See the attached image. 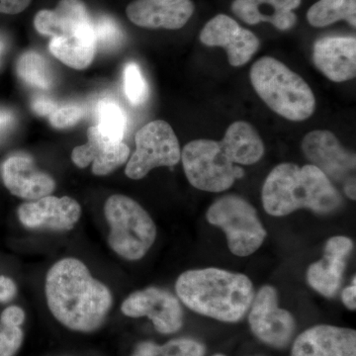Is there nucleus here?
<instances>
[{
	"instance_id": "nucleus-8",
	"label": "nucleus",
	"mask_w": 356,
	"mask_h": 356,
	"mask_svg": "<svg viewBox=\"0 0 356 356\" xmlns=\"http://www.w3.org/2000/svg\"><path fill=\"white\" fill-rule=\"evenodd\" d=\"M136 151L126 166L131 179H142L152 170L161 166L177 165L181 159V149L172 126L156 120L140 128L136 134Z\"/></svg>"
},
{
	"instance_id": "nucleus-22",
	"label": "nucleus",
	"mask_w": 356,
	"mask_h": 356,
	"mask_svg": "<svg viewBox=\"0 0 356 356\" xmlns=\"http://www.w3.org/2000/svg\"><path fill=\"white\" fill-rule=\"evenodd\" d=\"M50 51L58 60L76 70L86 69L92 62L96 51L95 32L72 38H51Z\"/></svg>"
},
{
	"instance_id": "nucleus-10",
	"label": "nucleus",
	"mask_w": 356,
	"mask_h": 356,
	"mask_svg": "<svg viewBox=\"0 0 356 356\" xmlns=\"http://www.w3.org/2000/svg\"><path fill=\"white\" fill-rule=\"evenodd\" d=\"M127 317H147L156 331L163 334H175L184 325V311L175 295L158 287H149L134 292L121 307Z\"/></svg>"
},
{
	"instance_id": "nucleus-30",
	"label": "nucleus",
	"mask_w": 356,
	"mask_h": 356,
	"mask_svg": "<svg viewBox=\"0 0 356 356\" xmlns=\"http://www.w3.org/2000/svg\"><path fill=\"white\" fill-rule=\"evenodd\" d=\"M23 332L20 327L0 323V356H14L23 343Z\"/></svg>"
},
{
	"instance_id": "nucleus-24",
	"label": "nucleus",
	"mask_w": 356,
	"mask_h": 356,
	"mask_svg": "<svg viewBox=\"0 0 356 356\" xmlns=\"http://www.w3.org/2000/svg\"><path fill=\"white\" fill-rule=\"evenodd\" d=\"M17 74L28 86L49 89L53 86V74L43 56L35 51L23 54L17 62Z\"/></svg>"
},
{
	"instance_id": "nucleus-37",
	"label": "nucleus",
	"mask_w": 356,
	"mask_h": 356,
	"mask_svg": "<svg viewBox=\"0 0 356 356\" xmlns=\"http://www.w3.org/2000/svg\"><path fill=\"white\" fill-rule=\"evenodd\" d=\"M344 192H346V195L348 198L355 200V179H351L346 182V186H344Z\"/></svg>"
},
{
	"instance_id": "nucleus-33",
	"label": "nucleus",
	"mask_w": 356,
	"mask_h": 356,
	"mask_svg": "<svg viewBox=\"0 0 356 356\" xmlns=\"http://www.w3.org/2000/svg\"><path fill=\"white\" fill-rule=\"evenodd\" d=\"M32 0H0V13L18 14L24 11Z\"/></svg>"
},
{
	"instance_id": "nucleus-11",
	"label": "nucleus",
	"mask_w": 356,
	"mask_h": 356,
	"mask_svg": "<svg viewBox=\"0 0 356 356\" xmlns=\"http://www.w3.org/2000/svg\"><path fill=\"white\" fill-rule=\"evenodd\" d=\"M200 41L206 46L224 48L233 67L247 64L259 48V39L254 33L224 14L215 16L204 26Z\"/></svg>"
},
{
	"instance_id": "nucleus-3",
	"label": "nucleus",
	"mask_w": 356,
	"mask_h": 356,
	"mask_svg": "<svg viewBox=\"0 0 356 356\" xmlns=\"http://www.w3.org/2000/svg\"><path fill=\"white\" fill-rule=\"evenodd\" d=\"M175 290L191 310L227 323L238 322L254 298L247 275L214 267L185 271L177 278Z\"/></svg>"
},
{
	"instance_id": "nucleus-26",
	"label": "nucleus",
	"mask_w": 356,
	"mask_h": 356,
	"mask_svg": "<svg viewBox=\"0 0 356 356\" xmlns=\"http://www.w3.org/2000/svg\"><path fill=\"white\" fill-rule=\"evenodd\" d=\"M205 348L192 339H172L163 346L151 341L138 344L132 356H203Z\"/></svg>"
},
{
	"instance_id": "nucleus-21",
	"label": "nucleus",
	"mask_w": 356,
	"mask_h": 356,
	"mask_svg": "<svg viewBox=\"0 0 356 356\" xmlns=\"http://www.w3.org/2000/svg\"><path fill=\"white\" fill-rule=\"evenodd\" d=\"M302 0H235L232 10L250 25L261 22L270 23L277 29L286 31L296 24L297 17L293 13Z\"/></svg>"
},
{
	"instance_id": "nucleus-31",
	"label": "nucleus",
	"mask_w": 356,
	"mask_h": 356,
	"mask_svg": "<svg viewBox=\"0 0 356 356\" xmlns=\"http://www.w3.org/2000/svg\"><path fill=\"white\" fill-rule=\"evenodd\" d=\"M25 313L20 307L11 306L6 309L1 314L0 323L4 325L20 327L24 323Z\"/></svg>"
},
{
	"instance_id": "nucleus-29",
	"label": "nucleus",
	"mask_w": 356,
	"mask_h": 356,
	"mask_svg": "<svg viewBox=\"0 0 356 356\" xmlns=\"http://www.w3.org/2000/svg\"><path fill=\"white\" fill-rule=\"evenodd\" d=\"M86 113L81 105L67 104L58 106L48 117L51 126L58 129H65L76 125Z\"/></svg>"
},
{
	"instance_id": "nucleus-39",
	"label": "nucleus",
	"mask_w": 356,
	"mask_h": 356,
	"mask_svg": "<svg viewBox=\"0 0 356 356\" xmlns=\"http://www.w3.org/2000/svg\"><path fill=\"white\" fill-rule=\"evenodd\" d=\"M213 356H225V355H213Z\"/></svg>"
},
{
	"instance_id": "nucleus-35",
	"label": "nucleus",
	"mask_w": 356,
	"mask_h": 356,
	"mask_svg": "<svg viewBox=\"0 0 356 356\" xmlns=\"http://www.w3.org/2000/svg\"><path fill=\"white\" fill-rule=\"evenodd\" d=\"M356 278L353 277V283L350 286L346 287L341 293V300L343 305L350 310L355 311L356 308Z\"/></svg>"
},
{
	"instance_id": "nucleus-19",
	"label": "nucleus",
	"mask_w": 356,
	"mask_h": 356,
	"mask_svg": "<svg viewBox=\"0 0 356 356\" xmlns=\"http://www.w3.org/2000/svg\"><path fill=\"white\" fill-rule=\"evenodd\" d=\"M194 13L191 0H135L126 13L134 24L144 28L177 30L184 27Z\"/></svg>"
},
{
	"instance_id": "nucleus-28",
	"label": "nucleus",
	"mask_w": 356,
	"mask_h": 356,
	"mask_svg": "<svg viewBox=\"0 0 356 356\" xmlns=\"http://www.w3.org/2000/svg\"><path fill=\"white\" fill-rule=\"evenodd\" d=\"M93 27L96 49L98 47L102 50H113L123 42L124 34L120 26L109 16H99L97 19L93 21Z\"/></svg>"
},
{
	"instance_id": "nucleus-6",
	"label": "nucleus",
	"mask_w": 356,
	"mask_h": 356,
	"mask_svg": "<svg viewBox=\"0 0 356 356\" xmlns=\"http://www.w3.org/2000/svg\"><path fill=\"white\" fill-rule=\"evenodd\" d=\"M110 227V248L128 261H139L153 247L156 224L139 203L128 196H110L104 206Z\"/></svg>"
},
{
	"instance_id": "nucleus-13",
	"label": "nucleus",
	"mask_w": 356,
	"mask_h": 356,
	"mask_svg": "<svg viewBox=\"0 0 356 356\" xmlns=\"http://www.w3.org/2000/svg\"><path fill=\"white\" fill-rule=\"evenodd\" d=\"M81 215V205L67 196H44L22 204L18 209L20 222L29 229L69 231L76 226Z\"/></svg>"
},
{
	"instance_id": "nucleus-36",
	"label": "nucleus",
	"mask_w": 356,
	"mask_h": 356,
	"mask_svg": "<svg viewBox=\"0 0 356 356\" xmlns=\"http://www.w3.org/2000/svg\"><path fill=\"white\" fill-rule=\"evenodd\" d=\"M13 123V114L8 110L0 109V138L10 130Z\"/></svg>"
},
{
	"instance_id": "nucleus-18",
	"label": "nucleus",
	"mask_w": 356,
	"mask_h": 356,
	"mask_svg": "<svg viewBox=\"0 0 356 356\" xmlns=\"http://www.w3.org/2000/svg\"><path fill=\"white\" fill-rule=\"evenodd\" d=\"M315 67L330 81L343 83L356 76L355 37H325L313 48Z\"/></svg>"
},
{
	"instance_id": "nucleus-12",
	"label": "nucleus",
	"mask_w": 356,
	"mask_h": 356,
	"mask_svg": "<svg viewBox=\"0 0 356 356\" xmlns=\"http://www.w3.org/2000/svg\"><path fill=\"white\" fill-rule=\"evenodd\" d=\"M302 149L312 165L330 180L343 181L355 170V154L346 151L331 131L316 130L307 134Z\"/></svg>"
},
{
	"instance_id": "nucleus-25",
	"label": "nucleus",
	"mask_w": 356,
	"mask_h": 356,
	"mask_svg": "<svg viewBox=\"0 0 356 356\" xmlns=\"http://www.w3.org/2000/svg\"><path fill=\"white\" fill-rule=\"evenodd\" d=\"M98 130L110 139L123 140L127 128V116L120 105L114 100L104 98L96 107Z\"/></svg>"
},
{
	"instance_id": "nucleus-38",
	"label": "nucleus",
	"mask_w": 356,
	"mask_h": 356,
	"mask_svg": "<svg viewBox=\"0 0 356 356\" xmlns=\"http://www.w3.org/2000/svg\"><path fill=\"white\" fill-rule=\"evenodd\" d=\"M4 49H6V43L4 40L0 36V60H1L2 55H3Z\"/></svg>"
},
{
	"instance_id": "nucleus-1",
	"label": "nucleus",
	"mask_w": 356,
	"mask_h": 356,
	"mask_svg": "<svg viewBox=\"0 0 356 356\" xmlns=\"http://www.w3.org/2000/svg\"><path fill=\"white\" fill-rule=\"evenodd\" d=\"M264 154V140L254 126L236 121L229 126L220 142L191 140L182 149L181 161L192 186L202 191L222 192L245 175L236 165H254Z\"/></svg>"
},
{
	"instance_id": "nucleus-20",
	"label": "nucleus",
	"mask_w": 356,
	"mask_h": 356,
	"mask_svg": "<svg viewBox=\"0 0 356 356\" xmlns=\"http://www.w3.org/2000/svg\"><path fill=\"white\" fill-rule=\"evenodd\" d=\"M2 178L13 195L27 200L50 195L56 187L53 177L39 170L32 159L25 154H14L4 161Z\"/></svg>"
},
{
	"instance_id": "nucleus-2",
	"label": "nucleus",
	"mask_w": 356,
	"mask_h": 356,
	"mask_svg": "<svg viewBox=\"0 0 356 356\" xmlns=\"http://www.w3.org/2000/svg\"><path fill=\"white\" fill-rule=\"evenodd\" d=\"M44 291L54 317L76 332L97 330L113 303L108 287L93 278L88 266L74 257L60 259L49 269Z\"/></svg>"
},
{
	"instance_id": "nucleus-15",
	"label": "nucleus",
	"mask_w": 356,
	"mask_h": 356,
	"mask_svg": "<svg viewBox=\"0 0 356 356\" xmlns=\"http://www.w3.org/2000/svg\"><path fill=\"white\" fill-rule=\"evenodd\" d=\"M34 26L40 34L51 38H72L95 32L86 4L81 0H60L54 10L39 11Z\"/></svg>"
},
{
	"instance_id": "nucleus-7",
	"label": "nucleus",
	"mask_w": 356,
	"mask_h": 356,
	"mask_svg": "<svg viewBox=\"0 0 356 356\" xmlns=\"http://www.w3.org/2000/svg\"><path fill=\"white\" fill-rule=\"evenodd\" d=\"M206 218L211 225L224 232L229 250L236 257L254 254L266 240V231L257 210L240 196L218 199L210 206Z\"/></svg>"
},
{
	"instance_id": "nucleus-16",
	"label": "nucleus",
	"mask_w": 356,
	"mask_h": 356,
	"mask_svg": "<svg viewBox=\"0 0 356 356\" xmlns=\"http://www.w3.org/2000/svg\"><path fill=\"white\" fill-rule=\"evenodd\" d=\"M291 356H356V332L336 325H315L297 337Z\"/></svg>"
},
{
	"instance_id": "nucleus-14",
	"label": "nucleus",
	"mask_w": 356,
	"mask_h": 356,
	"mask_svg": "<svg viewBox=\"0 0 356 356\" xmlns=\"http://www.w3.org/2000/svg\"><path fill=\"white\" fill-rule=\"evenodd\" d=\"M353 248L348 236H332L325 243L324 257L312 264L307 270V281L314 290L327 298L339 291L343 282L346 261Z\"/></svg>"
},
{
	"instance_id": "nucleus-23",
	"label": "nucleus",
	"mask_w": 356,
	"mask_h": 356,
	"mask_svg": "<svg viewBox=\"0 0 356 356\" xmlns=\"http://www.w3.org/2000/svg\"><path fill=\"white\" fill-rule=\"evenodd\" d=\"M307 19L314 27H325L339 20L356 25V0H320L309 9Z\"/></svg>"
},
{
	"instance_id": "nucleus-5",
	"label": "nucleus",
	"mask_w": 356,
	"mask_h": 356,
	"mask_svg": "<svg viewBox=\"0 0 356 356\" xmlns=\"http://www.w3.org/2000/svg\"><path fill=\"white\" fill-rule=\"evenodd\" d=\"M250 77L262 102L283 118L305 121L315 111V95L309 84L280 60L259 58L252 65Z\"/></svg>"
},
{
	"instance_id": "nucleus-32",
	"label": "nucleus",
	"mask_w": 356,
	"mask_h": 356,
	"mask_svg": "<svg viewBox=\"0 0 356 356\" xmlns=\"http://www.w3.org/2000/svg\"><path fill=\"white\" fill-rule=\"evenodd\" d=\"M58 104L46 96H37L33 99L32 108L40 116L49 117L57 108Z\"/></svg>"
},
{
	"instance_id": "nucleus-4",
	"label": "nucleus",
	"mask_w": 356,
	"mask_h": 356,
	"mask_svg": "<svg viewBox=\"0 0 356 356\" xmlns=\"http://www.w3.org/2000/svg\"><path fill=\"white\" fill-rule=\"evenodd\" d=\"M261 197L264 210L274 217L300 209L330 214L343 205V197L332 180L313 165H276L264 181Z\"/></svg>"
},
{
	"instance_id": "nucleus-17",
	"label": "nucleus",
	"mask_w": 356,
	"mask_h": 356,
	"mask_svg": "<svg viewBox=\"0 0 356 356\" xmlns=\"http://www.w3.org/2000/svg\"><path fill=\"white\" fill-rule=\"evenodd\" d=\"M86 144L72 149V161L84 168L92 163V172L98 177L109 175L128 161L130 149L123 142L110 139L96 126L88 129Z\"/></svg>"
},
{
	"instance_id": "nucleus-27",
	"label": "nucleus",
	"mask_w": 356,
	"mask_h": 356,
	"mask_svg": "<svg viewBox=\"0 0 356 356\" xmlns=\"http://www.w3.org/2000/svg\"><path fill=\"white\" fill-rule=\"evenodd\" d=\"M124 89L131 104L139 106L149 98V86L136 63H129L124 70Z\"/></svg>"
},
{
	"instance_id": "nucleus-34",
	"label": "nucleus",
	"mask_w": 356,
	"mask_h": 356,
	"mask_svg": "<svg viewBox=\"0 0 356 356\" xmlns=\"http://www.w3.org/2000/svg\"><path fill=\"white\" fill-rule=\"evenodd\" d=\"M16 285L10 278L0 276V302L6 303L15 296Z\"/></svg>"
},
{
	"instance_id": "nucleus-9",
	"label": "nucleus",
	"mask_w": 356,
	"mask_h": 356,
	"mask_svg": "<svg viewBox=\"0 0 356 356\" xmlns=\"http://www.w3.org/2000/svg\"><path fill=\"white\" fill-rule=\"evenodd\" d=\"M248 323L257 339L276 348L289 344L296 327L291 314L278 306L275 288L268 285L261 288L252 300Z\"/></svg>"
}]
</instances>
